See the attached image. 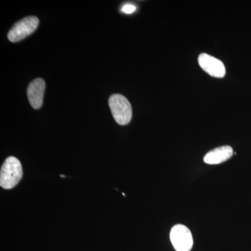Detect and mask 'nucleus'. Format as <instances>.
<instances>
[{"mask_svg":"<svg viewBox=\"0 0 251 251\" xmlns=\"http://www.w3.org/2000/svg\"><path fill=\"white\" fill-rule=\"evenodd\" d=\"M23 176L21 162L14 156H9L3 163L0 171V186L4 189L14 188Z\"/></svg>","mask_w":251,"mask_h":251,"instance_id":"obj_1","label":"nucleus"},{"mask_svg":"<svg viewBox=\"0 0 251 251\" xmlns=\"http://www.w3.org/2000/svg\"><path fill=\"white\" fill-rule=\"evenodd\" d=\"M109 106L114 120L118 125H128L132 118V108L128 99L122 94H115L109 98Z\"/></svg>","mask_w":251,"mask_h":251,"instance_id":"obj_2","label":"nucleus"},{"mask_svg":"<svg viewBox=\"0 0 251 251\" xmlns=\"http://www.w3.org/2000/svg\"><path fill=\"white\" fill-rule=\"evenodd\" d=\"M39 24V18L36 16H28L18 21L8 33V39L11 42H18L30 35Z\"/></svg>","mask_w":251,"mask_h":251,"instance_id":"obj_3","label":"nucleus"},{"mask_svg":"<svg viewBox=\"0 0 251 251\" xmlns=\"http://www.w3.org/2000/svg\"><path fill=\"white\" fill-rule=\"evenodd\" d=\"M170 237L172 244L176 251H190L192 249V234L186 226L176 225L172 228Z\"/></svg>","mask_w":251,"mask_h":251,"instance_id":"obj_4","label":"nucleus"},{"mask_svg":"<svg viewBox=\"0 0 251 251\" xmlns=\"http://www.w3.org/2000/svg\"><path fill=\"white\" fill-rule=\"evenodd\" d=\"M198 63L203 71L207 73L211 76L224 77L226 75V67L224 63L219 59L206 53L200 54Z\"/></svg>","mask_w":251,"mask_h":251,"instance_id":"obj_5","label":"nucleus"},{"mask_svg":"<svg viewBox=\"0 0 251 251\" xmlns=\"http://www.w3.org/2000/svg\"><path fill=\"white\" fill-rule=\"evenodd\" d=\"M45 88V81L42 78H36L29 83L27 87V97L33 108L37 110L42 106Z\"/></svg>","mask_w":251,"mask_h":251,"instance_id":"obj_6","label":"nucleus"},{"mask_svg":"<svg viewBox=\"0 0 251 251\" xmlns=\"http://www.w3.org/2000/svg\"><path fill=\"white\" fill-rule=\"evenodd\" d=\"M233 155V150L230 146H222L214 149L204 157V163L209 165H217L227 161Z\"/></svg>","mask_w":251,"mask_h":251,"instance_id":"obj_7","label":"nucleus"},{"mask_svg":"<svg viewBox=\"0 0 251 251\" xmlns=\"http://www.w3.org/2000/svg\"><path fill=\"white\" fill-rule=\"evenodd\" d=\"M135 9H136V7L134 5L126 4L122 7V10L125 14H132V13L134 12Z\"/></svg>","mask_w":251,"mask_h":251,"instance_id":"obj_8","label":"nucleus"}]
</instances>
